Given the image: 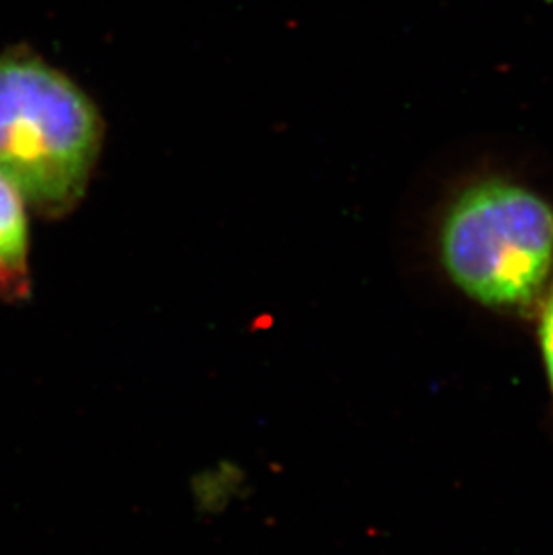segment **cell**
Instances as JSON below:
<instances>
[{
  "label": "cell",
  "instance_id": "1",
  "mask_svg": "<svg viewBox=\"0 0 553 555\" xmlns=\"http://www.w3.org/2000/svg\"><path fill=\"white\" fill-rule=\"evenodd\" d=\"M449 283L498 313L538 309L553 283V205L505 175L476 177L449 198L437 225Z\"/></svg>",
  "mask_w": 553,
  "mask_h": 555
},
{
  "label": "cell",
  "instance_id": "2",
  "mask_svg": "<svg viewBox=\"0 0 553 555\" xmlns=\"http://www.w3.org/2000/svg\"><path fill=\"white\" fill-rule=\"evenodd\" d=\"M101 131L92 101L67 76L33 54L0 56V177L38 212L78 204Z\"/></svg>",
  "mask_w": 553,
  "mask_h": 555
},
{
  "label": "cell",
  "instance_id": "3",
  "mask_svg": "<svg viewBox=\"0 0 553 555\" xmlns=\"http://www.w3.org/2000/svg\"><path fill=\"white\" fill-rule=\"evenodd\" d=\"M27 256V223L24 199L0 177V270L24 272Z\"/></svg>",
  "mask_w": 553,
  "mask_h": 555
},
{
  "label": "cell",
  "instance_id": "4",
  "mask_svg": "<svg viewBox=\"0 0 553 555\" xmlns=\"http://www.w3.org/2000/svg\"><path fill=\"white\" fill-rule=\"evenodd\" d=\"M538 341L553 398V283L538 306Z\"/></svg>",
  "mask_w": 553,
  "mask_h": 555
}]
</instances>
